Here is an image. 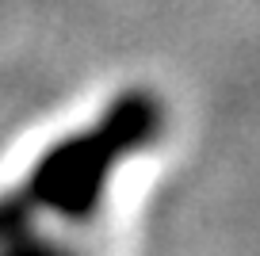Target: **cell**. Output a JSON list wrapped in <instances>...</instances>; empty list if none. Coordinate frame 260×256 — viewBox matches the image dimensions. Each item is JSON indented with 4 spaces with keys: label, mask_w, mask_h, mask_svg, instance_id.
<instances>
[{
    "label": "cell",
    "mask_w": 260,
    "mask_h": 256,
    "mask_svg": "<svg viewBox=\"0 0 260 256\" xmlns=\"http://www.w3.org/2000/svg\"><path fill=\"white\" fill-rule=\"evenodd\" d=\"M0 256H84L81 248L65 245V241H50V237H39V233H19L12 237L8 245H0Z\"/></svg>",
    "instance_id": "cell-2"
},
{
    "label": "cell",
    "mask_w": 260,
    "mask_h": 256,
    "mask_svg": "<svg viewBox=\"0 0 260 256\" xmlns=\"http://www.w3.org/2000/svg\"><path fill=\"white\" fill-rule=\"evenodd\" d=\"M157 100L149 92H126L92 130L65 138L50 153H42L27 184L0 195V245L27 233L31 218L42 210H54L69 222H88L104 203L119 157L149 145L157 138Z\"/></svg>",
    "instance_id": "cell-1"
}]
</instances>
